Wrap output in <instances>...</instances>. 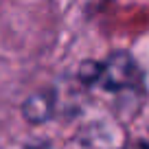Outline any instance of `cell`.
I'll use <instances>...</instances> for the list:
<instances>
[{
    "instance_id": "cell-1",
    "label": "cell",
    "mask_w": 149,
    "mask_h": 149,
    "mask_svg": "<svg viewBox=\"0 0 149 149\" xmlns=\"http://www.w3.org/2000/svg\"><path fill=\"white\" fill-rule=\"evenodd\" d=\"M81 79L90 86H101L103 90L110 92H121L138 86L140 81V70L132 55L127 53H114L105 61H92L84 64L81 68Z\"/></svg>"
},
{
    "instance_id": "cell-2",
    "label": "cell",
    "mask_w": 149,
    "mask_h": 149,
    "mask_svg": "<svg viewBox=\"0 0 149 149\" xmlns=\"http://www.w3.org/2000/svg\"><path fill=\"white\" fill-rule=\"evenodd\" d=\"M132 149H149V145L147 143H134V145H132Z\"/></svg>"
}]
</instances>
